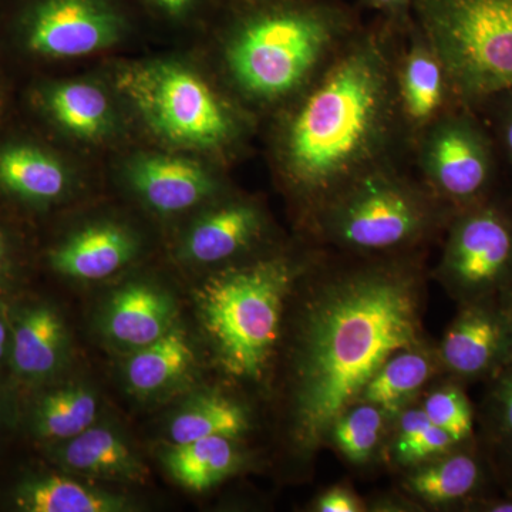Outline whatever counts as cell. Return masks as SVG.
<instances>
[{"label":"cell","instance_id":"6da1fadb","mask_svg":"<svg viewBox=\"0 0 512 512\" xmlns=\"http://www.w3.org/2000/svg\"><path fill=\"white\" fill-rule=\"evenodd\" d=\"M302 275L289 352V437L303 460L393 353L426 340V275L403 255Z\"/></svg>","mask_w":512,"mask_h":512},{"label":"cell","instance_id":"7a4b0ae2","mask_svg":"<svg viewBox=\"0 0 512 512\" xmlns=\"http://www.w3.org/2000/svg\"><path fill=\"white\" fill-rule=\"evenodd\" d=\"M355 46L302 101L286 131L289 177L318 204L363 170L389 120V64L376 43Z\"/></svg>","mask_w":512,"mask_h":512},{"label":"cell","instance_id":"3957f363","mask_svg":"<svg viewBox=\"0 0 512 512\" xmlns=\"http://www.w3.org/2000/svg\"><path fill=\"white\" fill-rule=\"evenodd\" d=\"M248 9L228 43L229 70L259 99L298 89L350 26L336 0H265Z\"/></svg>","mask_w":512,"mask_h":512},{"label":"cell","instance_id":"277c9868","mask_svg":"<svg viewBox=\"0 0 512 512\" xmlns=\"http://www.w3.org/2000/svg\"><path fill=\"white\" fill-rule=\"evenodd\" d=\"M306 266L288 258L259 259L211 276L198 306L222 369L237 379L259 380L278 348L286 306Z\"/></svg>","mask_w":512,"mask_h":512},{"label":"cell","instance_id":"5b68a950","mask_svg":"<svg viewBox=\"0 0 512 512\" xmlns=\"http://www.w3.org/2000/svg\"><path fill=\"white\" fill-rule=\"evenodd\" d=\"M454 214L403 178L363 168L318 204V232L350 254L402 255Z\"/></svg>","mask_w":512,"mask_h":512},{"label":"cell","instance_id":"8992f818","mask_svg":"<svg viewBox=\"0 0 512 512\" xmlns=\"http://www.w3.org/2000/svg\"><path fill=\"white\" fill-rule=\"evenodd\" d=\"M412 13L460 106L511 89L512 0H416Z\"/></svg>","mask_w":512,"mask_h":512},{"label":"cell","instance_id":"52a82bcc","mask_svg":"<svg viewBox=\"0 0 512 512\" xmlns=\"http://www.w3.org/2000/svg\"><path fill=\"white\" fill-rule=\"evenodd\" d=\"M117 86L151 130L177 146L218 148L234 134V120L217 94L181 64L127 67Z\"/></svg>","mask_w":512,"mask_h":512},{"label":"cell","instance_id":"ba28073f","mask_svg":"<svg viewBox=\"0 0 512 512\" xmlns=\"http://www.w3.org/2000/svg\"><path fill=\"white\" fill-rule=\"evenodd\" d=\"M434 278L460 303L497 298L512 282V208L503 197L457 211Z\"/></svg>","mask_w":512,"mask_h":512},{"label":"cell","instance_id":"9c48e42d","mask_svg":"<svg viewBox=\"0 0 512 512\" xmlns=\"http://www.w3.org/2000/svg\"><path fill=\"white\" fill-rule=\"evenodd\" d=\"M424 168L436 197L454 212L500 197V156L476 110L461 107L439 120L424 147Z\"/></svg>","mask_w":512,"mask_h":512},{"label":"cell","instance_id":"30bf717a","mask_svg":"<svg viewBox=\"0 0 512 512\" xmlns=\"http://www.w3.org/2000/svg\"><path fill=\"white\" fill-rule=\"evenodd\" d=\"M22 22L30 50L52 57L99 52L128 26L119 0H29Z\"/></svg>","mask_w":512,"mask_h":512},{"label":"cell","instance_id":"8fae6325","mask_svg":"<svg viewBox=\"0 0 512 512\" xmlns=\"http://www.w3.org/2000/svg\"><path fill=\"white\" fill-rule=\"evenodd\" d=\"M437 352L444 377L488 382L512 362V325L498 298L460 303Z\"/></svg>","mask_w":512,"mask_h":512},{"label":"cell","instance_id":"7c38bea8","mask_svg":"<svg viewBox=\"0 0 512 512\" xmlns=\"http://www.w3.org/2000/svg\"><path fill=\"white\" fill-rule=\"evenodd\" d=\"M493 471L478 444L454 448L419 466L409 468L403 488L420 503L431 507H464L470 501L494 494Z\"/></svg>","mask_w":512,"mask_h":512},{"label":"cell","instance_id":"4fadbf2b","mask_svg":"<svg viewBox=\"0 0 512 512\" xmlns=\"http://www.w3.org/2000/svg\"><path fill=\"white\" fill-rule=\"evenodd\" d=\"M128 178L153 210L174 214L200 204L215 190L210 173L195 161L144 156L131 163Z\"/></svg>","mask_w":512,"mask_h":512},{"label":"cell","instance_id":"5bb4252c","mask_svg":"<svg viewBox=\"0 0 512 512\" xmlns=\"http://www.w3.org/2000/svg\"><path fill=\"white\" fill-rule=\"evenodd\" d=\"M441 376L444 373L437 345L426 339L393 353L366 384L357 402L376 404L394 419Z\"/></svg>","mask_w":512,"mask_h":512},{"label":"cell","instance_id":"9a60e30c","mask_svg":"<svg viewBox=\"0 0 512 512\" xmlns=\"http://www.w3.org/2000/svg\"><path fill=\"white\" fill-rule=\"evenodd\" d=\"M137 244L127 229L97 224L82 229L53 252V268L80 281H101L134 258Z\"/></svg>","mask_w":512,"mask_h":512},{"label":"cell","instance_id":"2e32d148","mask_svg":"<svg viewBox=\"0 0 512 512\" xmlns=\"http://www.w3.org/2000/svg\"><path fill=\"white\" fill-rule=\"evenodd\" d=\"M174 303L167 293L147 284L124 286L113 296L104 330L117 345L140 349L173 329Z\"/></svg>","mask_w":512,"mask_h":512},{"label":"cell","instance_id":"e0dca14e","mask_svg":"<svg viewBox=\"0 0 512 512\" xmlns=\"http://www.w3.org/2000/svg\"><path fill=\"white\" fill-rule=\"evenodd\" d=\"M264 217L248 202H229L208 212L188 232L184 256L198 264H220L241 255L259 238Z\"/></svg>","mask_w":512,"mask_h":512},{"label":"cell","instance_id":"ac0fdd59","mask_svg":"<svg viewBox=\"0 0 512 512\" xmlns=\"http://www.w3.org/2000/svg\"><path fill=\"white\" fill-rule=\"evenodd\" d=\"M487 383L477 413V444L498 488L512 494V362Z\"/></svg>","mask_w":512,"mask_h":512},{"label":"cell","instance_id":"d6986e66","mask_svg":"<svg viewBox=\"0 0 512 512\" xmlns=\"http://www.w3.org/2000/svg\"><path fill=\"white\" fill-rule=\"evenodd\" d=\"M60 460L70 470L87 476L140 480L146 474L126 441L106 427H90L67 440Z\"/></svg>","mask_w":512,"mask_h":512},{"label":"cell","instance_id":"ffe728a7","mask_svg":"<svg viewBox=\"0 0 512 512\" xmlns=\"http://www.w3.org/2000/svg\"><path fill=\"white\" fill-rule=\"evenodd\" d=\"M62 320L52 309L40 306L23 313L12 332V362L26 377H45L55 372L64 348Z\"/></svg>","mask_w":512,"mask_h":512},{"label":"cell","instance_id":"44dd1931","mask_svg":"<svg viewBox=\"0 0 512 512\" xmlns=\"http://www.w3.org/2000/svg\"><path fill=\"white\" fill-rule=\"evenodd\" d=\"M235 439L210 437L185 444H171L165 466L171 476L192 491H204L221 483L237 470L239 461Z\"/></svg>","mask_w":512,"mask_h":512},{"label":"cell","instance_id":"7402d4cb","mask_svg":"<svg viewBox=\"0 0 512 512\" xmlns=\"http://www.w3.org/2000/svg\"><path fill=\"white\" fill-rule=\"evenodd\" d=\"M192 362L190 343L180 330L171 329L130 357L126 366L128 386L140 394L160 392L180 380Z\"/></svg>","mask_w":512,"mask_h":512},{"label":"cell","instance_id":"603a6c76","mask_svg":"<svg viewBox=\"0 0 512 512\" xmlns=\"http://www.w3.org/2000/svg\"><path fill=\"white\" fill-rule=\"evenodd\" d=\"M0 184L29 200L49 201L67 187L63 165L35 147L13 146L0 151Z\"/></svg>","mask_w":512,"mask_h":512},{"label":"cell","instance_id":"cb8c5ba5","mask_svg":"<svg viewBox=\"0 0 512 512\" xmlns=\"http://www.w3.org/2000/svg\"><path fill=\"white\" fill-rule=\"evenodd\" d=\"M407 57L402 73V100L407 117L426 123L440 113L448 96H454L443 63L426 40Z\"/></svg>","mask_w":512,"mask_h":512},{"label":"cell","instance_id":"d4e9b609","mask_svg":"<svg viewBox=\"0 0 512 512\" xmlns=\"http://www.w3.org/2000/svg\"><path fill=\"white\" fill-rule=\"evenodd\" d=\"M18 507L28 512H119L127 501L119 495L86 487L64 477H47L26 484Z\"/></svg>","mask_w":512,"mask_h":512},{"label":"cell","instance_id":"484cf974","mask_svg":"<svg viewBox=\"0 0 512 512\" xmlns=\"http://www.w3.org/2000/svg\"><path fill=\"white\" fill-rule=\"evenodd\" d=\"M249 429L247 410L222 394L198 397L171 421V444H185L210 437L238 439Z\"/></svg>","mask_w":512,"mask_h":512},{"label":"cell","instance_id":"4316f807","mask_svg":"<svg viewBox=\"0 0 512 512\" xmlns=\"http://www.w3.org/2000/svg\"><path fill=\"white\" fill-rule=\"evenodd\" d=\"M389 436L387 450L390 461L406 470L463 447L450 434L431 423L420 404L414 406L412 403L394 417Z\"/></svg>","mask_w":512,"mask_h":512},{"label":"cell","instance_id":"83f0119b","mask_svg":"<svg viewBox=\"0 0 512 512\" xmlns=\"http://www.w3.org/2000/svg\"><path fill=\"white\" fill-rule=\"evenodd\" d=\"M392 421L376 404L355 402L330 427L328 446L333 444L350 463L363 466L382 450Z\"/></svg>","mask_w":512,"mask_h":512},{"label":"cell","instance_id":"f1b7e54d","mask_svg":"<svg viewBox=\"0 0 512 512\" xmlns=\"http://www.w3.org/2000/svg\"><path fill=\"white\" fill-rule=\"evenodd\" d=\"M49 107L57 123L76 136L96 138L109 130V100L94 84L76 82L55 87Z\"/></svg>","mask_w":512,"mask_h":512},{"label":"cell","instance_id":"f546056e","mask_svg":"<svg viewBox=\"0 0 512 512\" xmlns=\"http://www.w3.org/2000/svg\"><path fill=\"white\" fill-rule=\"evenodd\" d=\"M97 400L82 386L64 387L50 393L36 414L37 430L47 439L70 440L93 426Z\"/></svg>","mask_w":512,"mask_h":512},{"label":"cell","instance_id":"4dcf8cb0","mask_svg":"<svg viewBox=\"0 0 512 512\" xmlns=\"http://www.w3.org/2000/svg\"><path fill=\"white\" fill-rule=\"evenodd\" d=\"M466 384L446 377L423 397L420 407L431 423L450 434L461 446L477 443V413Z\"/></svg>","mask_w":512,"mask_h":512},{"label":"cell","instance_id":"1f68e13d","mask_svg":"<svg viewBox=\"0 0 512 512\" xmlns=\"http://www.w3.org/2000/svg\"><path fill=\"white\" fill-rule=\"evenodd\" d=\"M478 116H483L500 156L501 168L512 177V87L494 94L476 107Z\"/></svg>","mask_w":512,"mask_h":512},{"label":"cell","instance_id":"d6a6232c","mask_svg":"<svg viewBox=\"0 0 512 512\" xmlns=\"http://www.w3.org/2000/svg\"><path fill=\"white\" fill-rule=\"evenodd\" d=\"M313 510L319 512H360L366 505L352 490L346 487H333L319 495Z\"/></svg>","mask_w":512,"mask_h":512},{"label":"cell","instance_id":"836d02e7","mask_svg":"<svg viewBox=\"0 0 512 512\" xmlns=\"http://www.w3.org/2000/svg\"><path fill=\"white\" fill-rule=\"evenodd\" d=\"M143 2L165 18L174 20L191 18L204 5V0H143Z\"/></svg>","mask_w":512,"mask_h":512},{"label":"cell","instance_id":"e575fe53","mask_svg":"<svg viewBox=\"0 0 512 512\" xmlns=\"http://www.w3.org/2000/svg\"><path fill=\"white\" fill-rule=\"evenodd\" d=\"M463 511L471 512H512V494H488L470 501Z\"/></svg>","mask_w":512,"mask_h":512},{"label":"cell","instance_id":"d590c367","mask_svg":"<svg viewBox=\"0 0 512 512\" xmlns=\"http://www.w3.org/2000/svg\"><path fill=\"white\" fill-rule=\"evenodd\" d=\"M370 8L380 10L387 15L402 16L413 9L416 0H363Z\"/></svg>","mask_w":512,"mask_h":512},{"label":"cell","instance_id":"8d00e7d4","mask_svg":"<svg viewBox=\"0 0 512 512\" xmlns=\"http://www.w3.org/2000/svg\"><path fill=\"white\" fill-rule=\"evenodd\" d=\"M512 325V282L497 296Z\"/></svg>","mask_w":512,"mask_h":512},{"label":"cell","instance_id":"74e56055","mask_svg":"<svg viewBox=\"0 0 512 512\" xmlns=\"http://www.w3.org/2000/svg\"><path fill=\"white\" fill-rule=\"evenodd\" d=\"M6 345H8V328H6V323L0 319V360L5 355Z\"/></svg>","mask_w":512,"mask_h":512},{"label":"cell","instance_id":"f35d334b","mask_svg":"<svg viewBox=\"0 0 512 512\" xmlns=\"http://www.w3.org/2000/svg\"><path fill=\"white\" fill-rule=\"evenodd\" d=\"M3 254H5V244H3V238L0 235V265H2Z\"/></svg>","mask_w":512,"mask_h":512}]
</instances>
